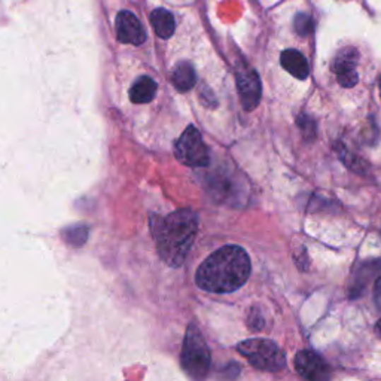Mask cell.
Returning a JSON list of instances; mask_svg holds the SVG:
<instances>
[{
  "mask_svg": "<svg viewBox=\"0 0 381 381\" xmlns=\"http://www.w3.org/2000/svg\"><path fill=\"white\" fill-rule=\"evenodd\" d=\"M117 36L122 44L140 45L143 44L146 35L142 24L136 18L134 13L129 11H122L117 17Z\"/></svg>",
  "mask_w": 381,
  "mask_h": 381,
  "instance_id": "9",
  "label": "cell"
},
{
  "mask_svg": "<svg viewBox=\"0 0 381 381\" xmlns=\"http://www.w3.org/2000/svg\"><path fill=\"white\" fill-rule=\"evenodd\" d=\"M237 350L257 370L277 373L286 366V356L274 341L265 338H250L237 346Z\"/></svg>",
  "mask_w": 381,
  "mask_h": 381,
  "instance_id": "4",
  "label": "cell"
},
{
  "mask_svg": "<svg viewBox=\"0 0 381 381\" xmlns=\"http://www.w3.org/2000/svg\"><path fill=\"white\" fill-rule=\"evenodd\" d=\"M298 125H300V129L304 131V136L305 137H315L316 134V124L315 121L310 118V117H300L298 118Z\"/></svg>",
  "mask_w": 381,
  "mask_h": 381,
  "instance_id": "19",
  "label": "cell"
},
{
  "mask_svg": "<svg viewBox=\"0 0 381 381\" xmlns=\"http://www.w3.org/2000/svg\"><path fill=\"white\" fill-rule=\"evenodd\" d=\"M247 327L253 331H261L264 328V317L257 308H250L247 313Z\"/></svg>",
  "mask_w": 381,
  "mask_h": 381,
  "instance_id": "18",
  "label": "cell"
},
{
  "mask_svg": "<svg viewBox=\"0 0 381 381\" xmlns=\"http://www.w3.org/2000/svg\"><path fill=\"white\" fill-rule=\"evenodd\" d=\"M210 350L204 336L195 323H189L182 347V368L194 381H204L210 371Z\"/></svg>",
  "mask_w": 381,
  "mask_h": 381,
  "instance_id": "3",
  "label": "cell"
},
{
  "mask_svg": "<svg viewBox=\"0 0 381 381\" xmlns=\"http://www.w3.org/2000/svg\"><path fill=\"white\" fill-rule=\"evenodd\" d=\"M375 329H377V332L381 335V319L377 322V327H375Z\"/></svg>",
  "mask_w": 381,
  "mask_h": 381,
  "instance_id": "21",
  "label": "cell"
},
{
  "mask_svg": "<svg viewBox=\"0 0 381 381\" xmlns=\"http://www.w3.org/2000/svg\"><path fill=\"white\" fill-rule=\"evenodd\" d=\"M338 153L341 155V158H343L344 164L350 165V168H353V170H356V172H362V170H363V167H362V161H361V160H358V158H356L355 155H353V153L347 152L344 146H340V148H338Z\"/></svg>",
  "mask_w": 381,
  "mask_h": 381,
  "instance_id": "17",
  "label": "cell"
},
{
  "mask_svg": "<svg viewBox=\"0 0 381 381\" xmlns=\"http://www.w3.org/2000/svg\"><path fill=\"white\" fill-rule=\"evenodd\" d=\"M176 158L189 167H204L209 164V149L200 131L189 125L175 145Z\"/></svg>",
  "mask_w": 381,
  "mask_h": 381,
  "instance_id": "5",
  "label": "cell"
},
{
  "mask_svg": "<svg viewBox=\"0 0 381 381\" xmlns=\"http://www.w3.org/2000/svg\"><path fill=\"white\" fill-rule=\"evenodd\" d=\"M157 94V83L149 76H140L130 88V100L136 105H143L152 102Z\"/></svg>",
  "mask_w": 381,
  "mask_h": 381,
  "instance_id": "11",
  "label": "cell"
},
{
  "mask_svg": "<svg viewBox=\"0 0 381 381\" xmlns=\"http://www.w3.org/2000/svg\"><path fill=\"white\" fill-rule=\"evenodd\" d=\"M293 27H295V32L300 36H308L313 30L312 17L307 16V13H298V16L295 17Z\"/></svg>",
  "mask_w": 381,
  "mask_h": 381,
  "instance_id": "16",
  "label": "cell"
},
{
  "mask_svg": "<svg viewBox=\"0 0 381 381\" xmlns=\"http://www.w3.org/2000/svg\"><path fill=\"white\" fill-rule=\"evenodd\" d=\"M252 264L247 252L240 246H223L199 266L195 283L211 293H231L250 277Z\"/></svg>",
  "mask_w": 381,
  "mask_h": 381,
  "instance_id": "1",
  "label": "cell"
},
{
  "mask_svg": "<svg viewBox=\"0 0 381 381\" xmlns=\"http://www.w3.org/2000/svg\"><path fill=\"white\" fill-rule=\"evenodd\" d=\"M63 235H64V240L69 245L79 247V246H82L83 243L87 242L88 230H87V227H74V228L66 230L63 233Z\"/></svg>",
  "mask_w": 381,
  "mask_h": 381,
  "instance_id": "15",
  "label": "cell"
},
{
  "mask_svg": "<svg viewBox=\"0 0 381 381\" xmlns=\"http://www.w3.org/2000/svg\"><path fill=\"white\" fill-rule=\"evenodd\" d=\"M237 87L245 109L253 110L261 100V81L255 70L240 69L237 72Z\"/></svg>",
  "mask_w": 381,
  "mask_h": 381,
  "instance_id": "8",
  "label": "cell"
},
{
  "mask_svg": "<svg viewBox=\"0 0 381 381\" xmlns=\"http://www.w3.org/2000/svg\"><path fill=\"white\" fill-rule=\"evenodd\" d=\"M172 82L179 91H188L194 88L197 82V75L192 64L187 61L179 63L172 74Z\"/></svg>",
  "mask_w": 381,
  "mask_h": 381,
  "instance_id": "14",
  "label": "cell"
},
{
  "mask_svg": "<svg viewBox=\"0 0 381 381\" xmlns=\"http://www.w3.org/2000/svg\"><path fill=\"white\" fill-rule=\"evenodd\" d=\"M358 61H359V52L351 47L343 48L336 54V57L332 63V72L336 75L338 83H340L341 87L351 88L359 82V75L356 70Z\"/></svg>",
  "mask_w": 381,
  "mask_h": 381,
  "instance_id": "6",
  "label": "cell"
},
{
  "mask_svg": "<svg viewBox=\"0 0 381 381\" xmlns=\"http://www.w3.org/2000/svg\"><path fill=\"white\" fill-rule=\"evenodd\" d=\"M295 366L298 374L307 381H329L331 378L328 363L312 350L300 351L295 358Z\"/></svg>",
  "mask_w": 381,
  "mask_h": 381,
  "instance_id": "7",
  "label": "cell"
},
{
  "mask_svg": "<svg viewBox=\"0 0 381 381\" xmlns=\"http://www.w3.org/2000/svg\"><path fill=\"white\" fill-rule=\"evenodd\" d=\"M151 24L161 39L172 37L175 33V18L172 13L165 9H155L151 13Z\"/></svg>",
  "mask_w": 381,
  "mask_h": 381,
  "instance_id": "13",
  "label": "cell"
},
{
  "mask_svg": "<svg viewBox=\"0 0 381 381\" xmlns=\"http://www.w3.org/2000/svg\"><path fill=\"white\" fill-rule=\"evenodd\" d=\"M381 270V261H370L361 265L359 270L355 273V280L350 286V295L353 298L361 295V292L365 289V285L368 283V280H371L377 271Z\"/></svg>",
  "mask_w": 381,
  "mask_h": 381,
  "instance_id": "12",
  "label": "cell"
},
{
  "mask_svg": "<svg viewBox=\"0 0 381 381\" xmlns=\"http://www.w3.org/2000/svg\"><path fill=\"white\" fill-rule=\"evenodd\" d=\"M199 230V218L191 209L176 210L152 221V233L161 259L170 266L185 262Z\"/></svg>",
  "mask_w": 381,
  "mask_h": 381,
  "instance_id": "2",
  "label": "cell"
},
{
  "mask_svg": "<svg viewBox=\"0 0 381 381\" xmlns=\"http://www.w3.org/2000/svg\"><path fill=\"white\" fill-rule=\"evenodd\" d=\"M374 301L378 308H381V277L377 279L374 286Z\"/></svg>",
  "mask_w": 381,
  "mask_h": 381,
  "instance_id": "20",
  "label": "cell"
},
{
  "mask_svg": "<svg viewBox=\"0 0 381 381\" xmlns=\"http://www.w3.org/2000/svg\"><path fill=\"white\" fill-rule=\"evenodd\" d=\"M280 63L285 67L286 72H289L292 76L298 79H305L310 74L307 59L296 49H286L281 52Z\"/></svg>",
  "mask_w": 381,
  "mask_h": 381,
  "instance_id": "10",
  "label": "cell"
}]
</instances>
